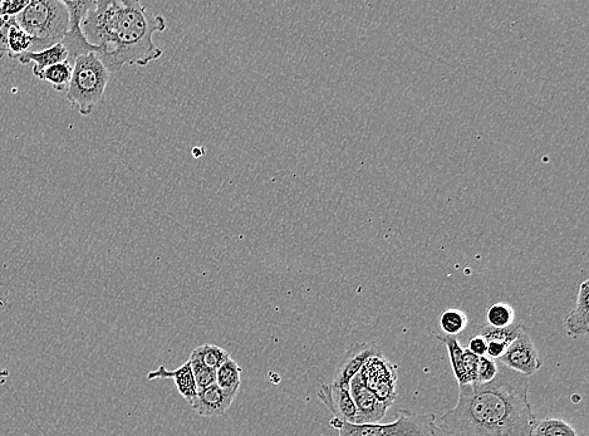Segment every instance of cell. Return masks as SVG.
Listing matches in <instances>:
<instances>
[{
  "label": "cell",
  "instance_id": "obj_1",
  "mask_svg": "<svg viewBox=\"0 0 589 436\" xmlns=\"http://www.w3.org/2000/svg\"><path fill=\"white\" fill-rule=\"evenodd\" d=\"M528 393V376L498 364L489 384L459 386L458 404L438 429L446 436H532L537 419Z\"/></svg>",
  "mask_w": 589,
  "mask_h": 436
},
{
  "label": "cell",
  "instance_id": "obj_2",
  "mask_svg": "<svg viewBox=\"0 0 589 436\" xmlns=\"http://www.w3.org/2000/svg\"><path fill=\"white\" fill-rule=\"evenodd\" d=\"M82 29L110 75L124 66H147L163 56L154 34L165 31V18L152 16L137 0L96 2Z\"/></svg>",
  "mask_w": 589,
  "mask_h": 436
},
{
  "label": "cell",
  "instance_id": "obj_3",
  "mask_svg": "<svg viewBox=\"0 0 589 436\" xmlns=\"http://www.w3.org/2000/svg\"><path fill=\"white\" fill-rule=\"evenodd\" d=\"M16 21L32 38L29 52H39L63 41L70 16L63 0H32L16 16Z\"/></svg>",
  "mask_w": 589,
  "mask_h": 436
},
{
  "label": "cell",
  "instance_id": "obj_4",
  "mask_svg": "<svg viewBox=\"0 0 589 436\" xmlns=\"http://www.w3.org/2000/svg\"><path fill=\"white\" fill-rule=\"evenodd\" d=\"M110 81V72L96 53H87L73 63L70 86L66 100L82 116H90L105 96Z\"/></svg>",
  "mask_w": 589,
  "mask_h": 436
},
{
  "label": "cell",
  "instance_id": "obj_5",
  "mask_svg": "<svg viewBox=\"0 0 589 436\" xmlns=\"http://www.w3.org/2000/svg\"><path fill=\"white\" fill-rule=\"evenodd\" d=\"M338 436H435L438 429L435 414H419L401 409L390 424H348L336 418L331 420Z\"/></svg>",
  "mask_w": 589,
  "mask_h": 436
},
{
  "label": "cell",
  "instance_id": "obj_6",
  "mask_svg": "<svg viewBox=\"0 0 589 436\" xmlns=\"http://www.w3.org/2000/svg\"><path fill=\"white\" fill-rule=\"evenodd\" d=\"M360 375L368 389L373 391L377 398L389 406L394 403L396 399V369L390 361L386 360L380 350L368 359L365 366L362 367Z\"/></svg>",
  "mask_w": 589,
  "mask_h": 436
},
{
  "label": "cell",
  "instance_id": "obj_7",
  "mask_svg": "<svg viewBox=\"0 0 589 436\" xmlns=\"http://www.w3.org/2000/svg\"><path fill=\"white\" fill-rule=\"evenodd\" d=\"M68 16H70V24H68V31L65 38L61 42L68 52V62L73 63L78 57L87 55V53H97L98 48L92 46L83 33L82 23L85 21L88 12L95 7L96 2H68L63 0Z\"/></svg>",
  "mask_w": 589,
  "mask_h": 436
},
{
  "label": "cell",
  "instance_id": "obj_8",
  "mask_svg": "<svg viewBox=\"0 0 589 436\" xmlns=\"http://www.w3.org/2000/svg\"><path fill=\"white\" fill-rule=\"evenodd\" d=\"M498 362L508 369L528 377L534 375L542 367V361L539 359L534 342L525 330L520 331Z\"/></svg>",
  "mask_w": 589,
  "mask_h": 436
},
{
  "label": "cell",
  "instance_id": "obj_9",
  "mask_svg": "<svg viewBox=\"0 0 589 436\" xmlns=\"http://www.w3.org/2000/svg\"><path fill=\"white\" fill-rule=\"evenodd\" d=\"M350 394L357 409V424H376L385 418L390 406L368 389L360 372L350 382Z\"/></svg>",
  "mask_w": 589,
  "mask_h": 436
},
{
  "label": "cell",
  "instance_id": "obj_10",
  "mask_svg": "<svg viewBox=\"0 0 589 436\" xmlns=\"http://www.w3.org/2000/svg\"><path fill=\"white\" fill-rule=\"evenodd\" d=\"M318 399L327 406L333 414V418L343 423L357 424V409L353 403L350 389L338 386L330 382L323 384L318 391Z\"/></svg>",
  "mask_w": 589,
  "mask_h": 436
},
{
  "label": "cell",
  "instance_id": "obj_11",
  "mask_svg": "<svg viewBox=\"0 0 589 436\" xmlns=\"http://www.w3.org/2000/svg\"><path fill=\"white\" fill-rule=\"evenodd\" d=\"M379 351L376 347L366 344V342H355L343 356L340 365L337 366L335 377H333V384H336L345 389H350V382L358 372L362 370L370 357Z\"/></svg>",
  "mask_w": 589,
  "mask_h": 436
},
{
  "label": "cell",
  "instance_id": "obj_12",
  "mask_svg": "<svg viewBox=\"0 0 589 436\" xmlns=\"http://www.w3.org/2000/svg\"><path fill=\"white\" fill-rule=\"evenodd\" d=\"M235 398L237 396L225 393L217 384H214L198 391V395L190 406L201 418H217L227 413Z\"/></svg>",
  "mask_w": 589,
  "mask_h": 436
},
{
  "label": "cell",
  "instance_id": "obj_13",
  "mask_svg": "<svg viewBox=\"0 0 589 436\" xmlns=\"http://www.w3.org/2000/svg\"><path fill=\"white\" fill-rule=\"evenodd\" d=\"M522 330H524L522 323L515 322L507 328H494L487 325L481 327L478 333L487 340L489 359L499 360Z\"/></svg>",
  "mask_w": 589,
  "mask_h": 436
},
{
  "label": "cell",
  "instance_id": "obj_14",
  "mask_svg": "<svg viewBox=\"0 0 589 436\" xmlns=\"http://www.w3.org/2000/svg\"><path fill=\"white\" fill-rule=\"evenodd\" d=\"M147 379H174L176 387H178L179 394L188 401L189 404L193 403L198 395V386L194 379L193 370H191L190 361H186L183 366L179 369L170 371L164 366H160L159 369L149 372Z\"/></svg>",
  "mask_w": 589,
  "mask_h": 436
},
{
  "label": "cell",
  "instance_id": "obj_15",
  "mask_svg": "<svg viewBox=\"0 0 589 436\" xmlns=\"http://www.w3.org/2000/svg\"><path fill=\"white\" fill-rule=\"evenodd\" d=\"M589 281L586 279L579 286L577 306L564 318V326L569 336L587 335L589 331Z\"/></svg>",
  "mask_w": 589,
  "mask_h": 436
},
{
  "label": "cell",
  "instance_id": "obj_16",
  "mask_svg": "<svg viewBox=\"0 0 589 436\" xmlns=\"http://www.w3.org/2000/svg\"><path fill=\"white\" fill-rule=\"evenodd\" d=\"M17 61L22 65L33 62V75L39 78L47 68L68 61V52L62 43H57L55 46L47 48V50L24 53V55L17 58Z\"/></svg>",
  "mask_w": 589,
  "mask_h": 436
},
{
  "label": "cell",
  "instance_id": "obj_17",
  "mask_svg": "<svg viewBox=\"0 0 589 436\" xmlns=\"http://www.w3.org/2000/svg\"><path fill=\"white\" fill-rule=\"evenodd\" d=\"M438 340L443 342L446 349H448L451 369H453V374L456 381H458V385H470L464 366V347L460 345L458 337L438 335Z\"/></svg>",
  "mask_w": 589,
  "mask_h": 436
},
{
  "label": "cell",
  "instance_id": "obj_18",
  "mask_svg": "<svg viewBox=\"0 0 589 436\" xmlns=\"http://www.w3.org/2000/svg\"><path fill=\"white\" fill-rule=\"evenodd\" d=\"M240 375H242V367L235 362L232 357L220 366L217 370V384L225 393L237 396L240 384Z\"/></svg>",
  "mask_w": 589,
  "mask_h": 436
},
{
  "label": "cell",
  "instance_id": "obj_19",
  "mask_svg": "<svg viewBox=\"0 0 589 436\" xmlns=\"http://www.w3.org/2000/svg\"><path fill=\"white\" fill-rule=\"evenodd\" d=\"M73 66L70 62L58 63L44 70L39 80L51 83L52 87L58 92L67 91L72 78Z\"/></svg>",
  "mask_w": 589,
  "mask_h": 436
},
{
  "label": "cell",
  "instance_id": "obj_20",
  "mask_svg": "<svg viewBox=\"0 0 589 436\" xmlns=\"http://www.w3.org/2000/svg\"><path fill=\"white\" fill-rule=\"evenodd\" d=\"M32 44L33 41L32 38L29 37V34L18 26L17 21L14 22L8 32L7 46L9 57H11L12 60H17L19 56L31 51Z\"/></svg>",
  "mask_w": 589,
  "mask_h": 436
},
{
  "label": "cell",
  "instance_id": "obj_21",
  "mask_svg": "<svg viewBox=\"0 0 589 436\" xmlns=\"http://www.w3.org/2000/svg\"><path fill=\"white\" fill-rule=\"evenodd\" d=\"M469 325L468 316L458 308L446 310L440 316V328L444 336L456 337L466 330Z\"/></svg>",
  "mask_w": 589,
  "mask_h": 436
},
{
  "label": "cell",
  "instance_id": "obj_22",
  "mask_svg": "<svg viewBox=\"0 0 589 436\" xmlns=\"http://www.w3.org/2000/svg\"><path fill=\"white\" fill-rule=\"evenodd\" d=\"M191 356L196 357V359H199L204 365L215 371L230 359V355L227 351L220 349L218 346L208 344L195 349L191 352Z\"/></svg>",
  "mask_w": 589,
  "mask_h": 436
},
{
  "label": "cell",
  "instance_id": "obj_23",
  "mask_svg": "<svg viewBox=\"0 0 589 436\" xmlns=\"http://www.w3.org/2000/svg\"><path fill=\"white\" fill-rule=\"evenodd\" d=\"M532 436H577V433L566 421L542 419L535 423Z\"/></svg>",
  "mask_w": 589,
  "mask_h": 436
},
{
  "label": "cell",
  "instance_id": "obj_24",
  "mask_svg": "<svg viewBox=\"0 0 589 436\" xmlns=\"http://www.w3.org/2000/svg\"><path fill=\"white\" fill-rule=\"evenodd\" d=\"M488 326L494 328H507L514 325L515 311L508 303L499 302L490 306L487 310Z\"/></svg>",
  "mask_w": 589,
  "mask_h": 436
},
{
  "label": "cell",
  "instance_id": "obj_25",
  "mask_svg": "<svg viewBox=\"0 0 589 436\" xmlns=\"http://www.w3.org/2000/svg\"><path fill=\"white\" fill-rule=\"evenodd\" d=\"M189 361L198 391L206 389V387L214 385L217 382V371L210 369V367L204 365L203 362L194 356H190Z\"/></svg>",
  "mask_w": 589,
  "mask_h": 436
},
{
  "label": "cell",
  "instance_id": "obj_26",
  "mask_svg": "<svg viewBox=\"0 0 589 436\" xmlns=\"http://www.w3.org/2000/svg\"><path fill=\"white\" fill-rule=\"evenodd\" d=\"M498 375V362L488 356L479 357L478 371L474 385H487Z\"/></svg>",
  "mask_w": 589,
  "mask_h": 436
},
{
  "label": "cell",
  "instance_id": "obj_27",
  "mask_svg": "<svg viewBox=\"0 0 589 436\" xmlns=\"http://www.w3.org/2000/svg\"><path fill=\"white\" fill-rule=\"evenodd\" d=\"M466 350L471 352V354L483 357L487 356L488 344L487 340L479 333H476L475 336L471 337L468 341V345H466Z\"/></svg>",
  "mask_w": 589,
  "mask_h": 436
},
{
  "label": "cell",
  "instance_id": "obj_28",
  "mask_svg": "<svg viewBox=\"0 0 589 436\" xmlns=\"http://www.w3.org/2000/svg\"><path fill=\"white\" fill-rule=\"evenodd\" d=\"M14 22L16 17H0V56L8 53V32Z\"/></svg>",
  "mask_w": 589,
  "mask_h": 436
},
{
  "label": "cell",
  "instance_id": "obj_29",
  "mask_svg": "<svg viewBox=\"0 0 589 436\" xmlns=\"http://www.w3.org/2000/svg\"><path fill=\"white\" fill-rule=\"evenodd\" d=\"M204 154H205L204 149H201V148L193 149V155L198 156V158H199V156L204 155Z\"/></svg>",
  "mask_w": 589,
  "mask_h": 436
},
{
  "label": "cell",
  "instance_id": "obj_30",
  "mask_svg": "<svg viewBox=\"0 0 589 436\" xmlns=\"http://www.w3.org/2000/svg\"><path fill=\"white\" fill-rule=\"evenodd\" d=\"M435 436H446V435H444L443 433H441V431L439 429H436Z\"/></svg>",
  "mask_w": 589,
  "mask_h": 436
}]
</instances>
